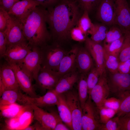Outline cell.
Instances as JSON below:
<instances>
[{"mask_svg":"<svg viewBox=\"0 0 130 130\" xmlns=\"http://www.w3.org/2000/svg\"><path fill=\"white\" fill-rule=\"evenodd\" d=\"M47 9L52 42L59 44L71 39V31L82 15L77 0H61Z\"/></svg>","mask_w":130,"mask_h":130,"instance_id":"6da1fadb","label":"cell"},{"mask_svg":"<svg viewBox=\"0 0 130 130\" xmlns=\"http://www.w3.org/2000/svg\"><path fill=\"white\" fill-rule=\"evenodd\" d=\"M60 77L57 72L41 67L35 81L39 88L48 91L54 89Z\"/></svg>","mask_w":130,"mask_h":130,"instance_id":"8fae6325","label":"cell"},{"mask_svg":"<svg viewBox=\"0 0 130 130\" xmlns=\"http://www.w3.org/2000/svg\"><path fill=\"white\" fill-rule=\"evenodd\" d=\"M72 117V130H82V108L77 92L71 90L64 93Z\"/></svg>","mask_w":130,"mask_h":130,"instance_id":"52a82bcc","label":"cell"},{"mask_svg":"<svg viewBox=\"0 0 130 130\" xmlns=\"http://www.w3.org/2000/svg\"><path fill=\"white\" fill-rule=\"evenodd\" d=\"M9 64L11 66L14 72L20 89L30 97L33 98L38 97L30 78L21 69L18 65L13 64Z\"/></svg>","mask_w":130,"mask_h":130,"instance_id":"e0dca14e","label":"cell"},{"mask_svg":"<svg viewBox=\"0 0 130 130\" xmlns=\"http://www.w3.org/2000/svg\"><path fill=\"white\" fill-rule=\"evenodd\" d=\"M98 108L100 121L102 124H105L108 120L113 117L117 113L116 111L103 106Z\"/></svg>","mask_w":130,"mask_h":130,"instance_id":"8d00e7d4","label":"cell"},{"mask_svg":"<svg viewBox=\"0 0 130 130\" xmlns=\"http://www.w3.org/2000/svg\"><path fill=\"white\" fill-rule=\"evenodd\" d=\"M78 82L77 93L82 109L89 96L87 75L80 74Z\"/></svg>","mask_w":130,"mask_h":130,"instance_id":"484cf974","label":"cell"},{"mask_svg":"<svg viewBox=\"0 0 130 130\" xmlns=\"http://www.w3.org/2000/svg\"><path fill=\"white\" fill-rule=\"evenodd\" d=\"M114 25L124 34L130 32V6L127 0H114Z\"/></svg>","mask_w":130,"mask_h":130,"instance_id":"8992f818","label":"cell"},{"mask_svg":"<svg viewBox=\"0 0 130 130\" xmlns=\"http://www.w3.org/2000/svg\"><path fill=\"white\" fill-rule=\"evenodd\" d=\"M82 130H100L101 123L98 107L89 97L82 109Z\"/></svg>","mask_w":130,"mask_h":130,"instance_id":"277c9868","label":"cell"},{"mask_svg":"<svg viewBox=\"0 0 130 130\" xmlns=\"http://www.w3.org/2000/svg\"><path fill=\"white\" fill-rule=\"evenodd\" d=\"M70 129L62 121L57 123L54 130H69Z\"/></svg>","mask_w":130,"mask_h":130,"instance_id":"c3c4849f","label":"cell"},{"mask_svg":"<svg viewBox=\"0 0 130 130\" xmlns=\"http://www.w3.org/2000/svg\"><path fill=\"white\" fill-rule=\"evenodd\" d=\"M129 6H130V0H129Z\"/></svg>","mask_w":130,"mask_h":130,"instance_id":"f907efd6","label":"cell"},{"mask_svg":"<svg viewBox=\"0 0 130 130\" xmlns=\"http://www.w3.org/2000/svg\"><path fill=\"white\" fill-rule=\"evenodd\" d=\"M41 64L40 49L33 47L18 65L32 81L36 79L41 67Z\"/></svg>","mask_w":130,"mask_h":130,"instance_id":"5b68a950","label":"cell"},{"mask_svg":"<svg viewBox=\"0 0 130 130\" xmlns=\"http://www.w3.org/2000/svg\"><path fill=\"white\" fill-rule=\"evenodd\" d=\"M93 59L86 48L79 47L76 67L80 74L87 75L93 65Z\"/></svg>","mask_w":130,"mask_h":130,"instance_id":"44dd1931","label":"cell"},{"mask_svg":"<svg viewBox=\"0 0 130 130\" xmlns=\"http://www.w3.org/2000/svg\"><path fill=\"white\" fill-rule=\"evenodd\" d=\"M124 35V34L118 26L113 25L111 26L107 31L104 44L111 43L120 38Z\"/></svg>","mask_w":130,"mask_h":130,"instance_id":"4dcf8cb0","label":"cell"},{"mask_svg":"<svg viewBox=\"0 0 130 130\" xmlns=\"http://www.w3.org/2000/svg\"><path fill=\"white\" fill-rule=\"evenodd\" d=\"M118 72L123 74H130V59L119 62Z\"/></svg>","mask_w":130,"mask_h":130,"instance_id":"ee69618b","label":"cell"},{"mask_svg":"<svg viewBox=\"0 0 130 130\" xmlns=\"http://www.w3.org/2000/svg\"><path fill=\"white\" fill-rule=\"evenodd\" d=\"M75 69L61 76L53 90L57 95L63 94L71 90L79 79L80 75Z\"/></svg>","mask_w":130,"mask_h":130,"instance_id":"ac0fdd59","label":"cell"},{"mask_svg":"<svg viewBox=\"0 0 130 130\" xmlns=\"http://www.w3.org/2000/svg\"><path fill=\"white\" fill-rule=\"evenodd\" d=\"M33 110L30 104L24 105L23 108L17 117L23 130L29 125L33 119Z\"/></svg>","mask_w":130,"mask_h":130,"instance_id":"4316f807","label":"cell"},{"mask_svg":"<svg viewBox=\"0 0 130 130\" xmlns=\"http://www.w3.org/2000/svg\"><path fill=\"white\" fill-rule=\"evenodd\" d=\"M20 0H0V7L7 12L14 4Z\"/></svg>","mask_w":130,"mask_h":130,"instance_id":"bcb514c9","label":"cell"},{"mask_svg":"<svg viewBox=\"0 0 130 130\" xmlns=\"http://www.w3.org/2000/svg\"><path fill=\"white\" fill-rule=\"evenodd\" d=\"M119 117H113L102 124L100 130H120Z\"/></svg>","mask_w":130,"mask_h":130,"instance_id":"74e56055","label":"cell"},{"mask_svg":"<svg viewBox=\"0 0 130 130\" xmlns=\"http://www.w3.org/2000/svg\"><path fill=\"white\" fill-rule=\"evenodd\" d=\"M41 67L58 72L59 65L66 53L57 43L51 42L40 48Z\"/></svg>","mask_w":130,"mask_h":130,"instance_id":"3957f363","label":"cell"},{"mask_svg":"<svg viewBox=\"0 0 130 130\" xmlns=\"http://www.w3.org/2000/svg\"><path fill=\"white\" fill-rule=\"evenodd\" d=\"M6 124V128L8 130H21L20 124L16 117L9 119Z\"/></svg>","mask_w":130,"mask_h":130,"instance_id":"7bdbcfd3","label":"cell"},{"mask_svg":"<svg viewBox=\"0 0 130 130\" xmlns=\"http://www.w3.org/2000/svg\"><path fill=\"white\" fill-rule=\"evenodd\" d=\"M117 96L121 101L119 108L117 114V116L119 117L130 112V90Z\"/></svg>","mask_w":130,"mask_h":130,"instance_id":"f1b7e54d","label":"cell"},{"mask_svg":"<svg viewBox=\"0 0 130 130\" xmlns=\"http://www.w3.org/2000/svg\"><path fill=\"white\" fill-rule=\"evenodd\" d=\"M79 7L89 13L96 10L101 0H77Z\"/></svg>","mask_w":130,"mask_h":130,"instance_id":"d590c367","label":"cell"},{"mask_svg":"<svg viewBox=\"0 0 130 130\" xmlns=\"http://www.w3.org/2000/svg\"><path fill=\"white\" fill-rule=\"evenodd\" d=\"M101 76L99 70L96 66H93L87 74V81L89 96L92 89L98 82Z\"/></svg>","mask_w":130,"mask_h":130,"instance_id":"d6a6232c","label":"cell"},{"mask_svg":"<svg viewBox=\"0 0 130 130\" xmlns=\"http://www.w3.org/2000/svg\"><path fill=\"white\" fill-rule=\"evenodd\" d=\"M7 48V42L3 32L0 31V55L2 57Z\"/></svg>","mask_w":130,"mask_h":130,"instance_id":"f6af8a7d","label":"cell"},{"mask_svg":"<svg viewBox=\"0 0 130 130\" xmlns=\"http://www.w3.org/2000/svg\"><path fill=\"white\" fill-rule=\"evenodd\" d=\"M9 17L8 12L0 7V31L3 32L5 30Z\"/></svg>","mask_w":130,"mask_h":130,"instance_id":"60d3db41","label":"cell"},{"mask_svg":"<svg viewBox=\"0 0 130 130\" xmlns=\"http://www.w3.org/2000/svg\"><path fill=\"white\" fill-rule=\"evenodd\" d=\"M79 47L75 46L67 52L59 65L57 73L61 77L75 69L76 60Z\"/></svg>","mask_w":130,"mask_h":130,"instance_id":"d6986e66","label":"cell"},{"mask_svg":"<svg viewBox=\"0 0 130 130\" xmlns=\"http://www.w3.org/2000/svg\"><path fill=\"white\" fill-rule=\"evenodd\" d=\"M33 112V119L39 123L46 130H54L57 123V114L48 112L32 104H30Z\"/></svg>","mask_w":130,"mask_h":130,"instance_id":"5bb4252c","label":"cell"},{"mask_svg":"<svg viewBox=\"0 0 130 130\" xmlns=\"http://www.w3.org/2000/svg\"><path fill=\"white\" fill-rule=\"evenodd\" d=\"M120 130H130V112L119 117Z\"/></svg>","mask_w":130,"mask_h":130,"instance_id":"b9f144b4","label":"cell"},{"mask_svg":"<svg viewBox=\"0 0 130 130\" xmlns=\"http://www.w3.org/2000/svg\"><path fill=\"white\" fill-rule=\"evenodd\" d=\"M114 0H101L96 10L98 21L107 26L114 25Z\"/></svg>","mask_w":130,"mask_h":130,"instance_id":"2e32d148","label":"cell"},{"mask_svg":"<svg viewBox=\"0 0 130 130\" xmlns=\"http://www.w3.org/2000/svg\"><path fill=\"white\" fill-rule=\"evenodd\" d=\"M31 49L26 41H22L7 46L2 57L9 64L18 65L23 60Z\"/></svg>","mask_w":130,"mask_h":130,"instance_id":"9c48e42d","label":"cell"},{"mask_svg":"<svg viewBox=\"0 0 130 130\" xmlns=\"http://www.w3.org/2000/svg\"><path fill=\"white\" fill-rule=\"evenodd\" d=\"M27 104H32L40 108L56 105L58 101V96L53 90H48L44 95L35 98H31L26 94Z\"/></svg>","mask_w":130,"mask_h":130,"instance_id":"7402d4cb","label":"cell"},{"mask_svg":"<svg viewBox=\"0 0 130 130\" xmlns=\"http://www.w3.org/2000/svg\"><path fill=\"white\" fill-rule=\"evenodd\" d=\"M118 58L119 62L130 59V32L124 34V41Z\"/></svg>","mask_w":130,"mask_h":130,"instance_id":"836d02e7","label":"cell"},{"mask_svg":"<svg viewBox=\"0 0 130 130\" xmlns=\"http://www.w3.org/2000/svg\"><path fill=\"white\" fill-rule=\"evenodd\" d=\"M85 48L95 61V66L101 75L106 74L104 58V48L99 43L94 42L87 37L85 41Z\"/></svg>","mask_w":130,"mask_h":130,"instance_id":"7c38bea8","label":"cell"},{"mask_svg":"<svg viewBox=\"0 0 130 130\" xmlns=\"http://www.w3.org/2000/svg\"><path fill=\"white\" fill-rule=\"evenodd\" d=\"M70 36L71 39L79 42H85L87 37L86 35L77 26L74 27L72 29Z\"/></svg>","mask_w":130,"mask_h":130,"instance_id":"f35d334b","label":"cell"},{"mask_svg":"<svg viewBox=\"0 0 130 130\" xmlns=\"http://www.w3.org/2000/svg\"><path fill=\"white\" fill-rule=\"evenodd\" d=\"M104 58L105 66L108 72L111 73L118 72L119 61L118 58L109 53L104 49Z\"/></svg>","mask_w":130,"mask_h":130,"instance_id":"f546056e","label":"cell"},{"mask_svg":"<svg viewBox=\"0 0 130 130\" xmlns=\"http://www.w3.org/2000/svg\"><path fill=\"white\" fill-rule=\"evenodd\" d=\"M24 105L17 103L0 106V114L3 117L8 119L17 116L22 110Z\"/></svg>","mask_w":130,"mask_h":130,"instance_id":"83f0119b","label":"cell"},{"mask_svg":"<svg viewBox=\"0 0 130 130\" xmlns=\"http://www.w3.org/2000/svg\"><path fill=\"white\" fill-rule=\"evenodd\" d=\"M120 100L118 98L114 97L107 98L104 101L102 106L117 112L120 107Z\"/></svg>","mask_w":130,"mask_h":130,"instance_id":"ab89813d","label":"cell"},{"mask_svg":"<svg viewBox=\"0 0 130 130\" xmlns=\"http://www.w3.org/2000/svg\"><path fill=\"white\" fill-rule=\"evenodd\" d=\"M0 80L4 85L6 90L20 89L13 69L6 61L0 67Z\"/></svg>","mask_w":130,"mask_h":130,"instance_id":"ffe728a7","label":"cell"},{"mask_svg":"<svg viewBox=\"0 0 130 130\" xmlns=\"http://www.w3.org/2000/svg\"><path fill=\"white\" fill-rule=\"evenodd\" d=\"M110 94L105 74L100 76L98 82L92 89L89 96L96 106L99 107L102 106L104 102Z\"/></svg>","mask_w":130,"mask_h":130,"instance_id":"9a60e30c","label":"cell"},{"mask_svg":"<svg viewBox=\"0 0 130 130\" xmlns=\"http://www.w3.org/2000/svg\"><path fill=\"white\" fill-rule=\"evenodd\" d=\"M58 101L56 106L58 114L63 122L71 130H72L71 113L64 94L58 95Z\"/></svg>","mask_w":130,"mask_h":130,"instance_id":"cb8c5ba5","label":"cell"},{"mask_svg":"<svg viewBox=\"0 0 130 130\" xmlns=\"http://www.w3.org/2000/svg\"><path fill=\"white\" fill-rule=\"evenodd\" d=\"M124 37V35L120 38L111 43L104 44V50L109 53L118 58L121 49Z\"/></svg>","mask_w":130,"mask_h":130,"instance_id":"1f68e13d","label":"cell"},{"mask_svg":"<svg viewBox=\"0 0 130 130\" xmlns=\"http://www.w3.org/2000/svg\"><path fill=\"white\" fill-rule=\"evenodd\" d=\"M38 3L40 6L47 8L54 6L58 0H32Z\"/></svg>","mask_w":130,"mask_h":130,"instance_id":"7dc6e473","label":"cell"},{"mask_svg":"<svg viewBox=\"0 0 130 130\" xmlns=\"http://www.w3.org/2000/svg\"><path fill=\"white\" fill-rule=\"evenodd\" d=\"M24 130H36L35 124L32 125H28L23 129Z\"/></svg>","mask_w":130,"mask_h":130,"instance_id":"681fc988","label":"cell"},{"mask_svg":"<svg viewBox=\"0 0 130 130\" xmlns=\"http://www.w3.org/2000/svg\"><path fill=\"white\" fill-rule=\"evenodd\" d=\"M107 26L103 24L92 23L88 34L91 35V39L94 42L100 43L104 40L108 29Z\"/></svg>","mask_w":130,"mask_h":130,"instance_id":"d4e9b609","label":"cell"},{"mask_svg":"<svg viewBox=\"0 0 130 130\" xmlns=\"http://www.w3.org/2000/svg\"><path fill=\"white\" fill-rule=\"evenodd\" d=\"M0 96V106L13 104L17 101L23 105L27 104L26 94L20 92L19 89L6 90Z\"/></svg>","mask_w":130,"mask_h":130,"instance_id":"603a6c76","label":"cell"},{"mask_svg":"<svg viewBox=\"0 0 130 130\" xmlns=\"http://www.w3.org/2000/svg\"><path fill=\"white\" fill-rule=\"evenodd\" d=\"M106 76L110 94L117 96L130 90V74L108 72V74L106 73Z\"/></svg>","mask_w":130,"mask_h":130,"instance_id":"ba28073f","label":"cell"},{"mask_svg":"<svg viewBox=\"0 0 130 130\" xmlns=\"http://www.w3.org/2000/svg\"><path fill=\"white\" fill-rule=\"evenodd\" d=\"M3 32L6 40L7 47L26 41L24 35L21 25L10 15L6 28Z\"/></svg>","mask_w":130,"mask_h":130,"instance_id":"4fadbf2b","label":"cell"},{"mask_svg":"<svg viewBox=\"0 0 130 130\" xmlns=\"http://www.w3.org/2000/svg\"><path fill=\"white\" fill-rule=\"evenodd\" d=\"M46 8L37 6L22 25L24 35L32 48H41L52 41L47 26Z\"/></svg>","mask_w":130,"mask_h":130,"instance_id":"7a4b0ae2","label":"cell"},{"mask_svg":"<svg viewBox=\"0 0 130 130\" xmlns=\"http://www.w3.org/2000/svg\"><path fill=\"white\" fill-rule=\"evenodd\" d=\"M39 6L32 0H20L14 4L8 13L21 26L31 13Z\"/></svg>","mask_w":130,"mask_h":130,"instance_id":"30bf717a","label":"cell"},{"mask_svg":"<svg viewBox=\"0 0 130 130\" xmlns=\"http://www.w3.org/2000/svg\"><path fill=\"white\" fill-rule=\"evenodd\" d=\"M89 14V13L87 11H84L78 20L77 25V26L86 35L90 30L92 24Z\"/></svg>","mask_w":130,"mask_h":130,"instance_id":"e575fe53","label":"cell"}]
</instances>
